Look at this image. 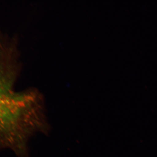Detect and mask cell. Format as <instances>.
<instances>
[{"label": "cell", "instance_id": "6da1fadb", "mask_svg": "<svg viewBox=\"0 0 157 157\" xmlns=\"http://www.w3.org/2000/svg\"><path fill=\"white\" fill-rule=\"evenodd\" d=\"M32 95L15 92L11 70L0 64V148L22 154L29 136L43 127L42 108Z\"/></svg>", "mask_w": 157, "mask_h": 157}]
</instances>
